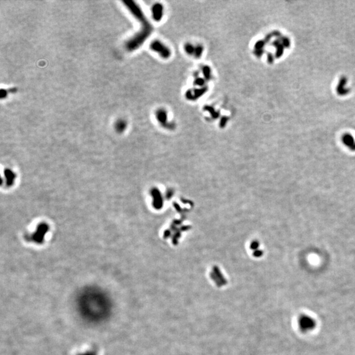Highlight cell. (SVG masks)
<instances>
[{"mask_svg": "<svg viewBox=\"0 0 355 355\" xmlns=\"http://www.w3.org/2000/svg\"><path fill=\"white\" fill-rule=\"evenodd\" d=\"M151 30L152 28L149 22L144 24L142 30L126 42L125 47L126 50L131 51L138 49L148 38V36L151 34Z\"/></svg>", "mask_w": 355, "mask_h": 355, "instance_id": "1", "label": "cell"}, {"mask_svg": "<svg viewBox=\"0 0 355 355\" xmlns=\"http://www.w3.org/2000/svg\"><path fill=\"white\" fill-rule=\"evenodd\" d=\"M298 326L302 332L307 333L316 328V322L311 316L303 314L299 318Z\"/></svg>", "mask_w": 355, "mask_h": 355, "instance_id": "2", "label": "cell"}, {"mask_svg": "<svg viewBox=\"0 0 355 355\" xmlns=\"http://www.w3.org/2000/svg\"><path fill=\"white\" fill-rule=\"evenodd\" d=\"M150 47L152 50L156 51L164 59H167L169 57L171 54L169 49L159 41H153L151 44Z\"/></svg>", "mask_w": 355, "mask_h": 355, "instance_id": "3", "label": "cell"}, {"mask_svg": "<svg viewBox=\"0 0 355 355\" xmlns=\"http://www.w3.org/2000/svg\"><path fill=\"white\" fill-rule=\"evenodd\" d=\"M152 13L154 19L156 21H159L162 17L163 15V7L161 4H155L152 7Z\"/></svg>", "mask_w": 355, "mask_h": 355, "instance_id": "4", "label": "cell"}, {"mask_svg": "<svg viewBox=\"0 0 355 355\" xmlns=\"http://www.w3.org/2000/svg\"><path fill=\"white\" fill-rule=\"evenodd\" d=\"M47 226L45 224H42L41 226H39V228H38V231L39 232H36V234L35 235V240L36 241H40L41 240H43V237H44V234L46 232L47 230Z\"/></svg>", "mask_w": 355, "mask_h": 355, "instance_id": "5", "label": "cell"}, {"mask_svg": "<svg viewBox=\"0 0 355 355\" xmlns=\"http://www.w3.org/2000/svg\"><path fill=\"white\" fill-rule=\"evenodd\" d=\"M114 127L115 130L118 132H122L126 128V122L124 120L119 119L115 123Z\"/></svg>", "mask_w": 355, "mask_h": 355, "instance_id": "6", "label": "cell"}, {"mask_svg": "<svg viewBox=\"0 0 355 355\" xmlns=\"http://www.w3.org/2000/svg\"><path fill=\"white\" fill-rule=\"evenodd\" d=\"M5 176L7 178V181H6V183H7V185L10 186L12 185V183H13L14 180H15V174L12 172L11 170H5Z\"/></svg>", "mask_w": 355, "mask_h": 355, "instance_id": "7", "label": "cell"}, {"mask_svg": "<svg viewBox=\"0 0 355 355\" xmlns=\"http://www.w3.org/2000/svg\"><path fill=\"white\" fill-rule=\"evenodd\" d=\"M195 49H194V47L190 44H187L186 46V50L187 52H188V53H193V52H195Z\"/></svg>", "mask_w": 355, "mask_h": 355, "instance_id": "8", "label": "cell"}, {"mask_svg": "<svg viewBox=\"0 0 355 355\" xmlns=\"http://www.w3.org/2000/svg\"><path fill=\"white\" fill-rule=\"evenodd\" d=\"M7 91H6L5 90L2 89L1 90H0V98H1L2 100L7 97Z\"/></svg>", "mask_w": 355, "mask_h": 355, "instance_id": "9", "label": "cell"}]
</instances>
